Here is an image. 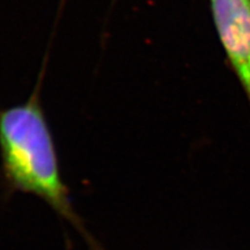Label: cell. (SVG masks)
Segmentation results:
<instances>
[{
  "label": "cell",
  "mask_w": 250,
  "mask_h": 250,
  "mask_svg": "<svg viewBox=\"0 0 250 250\" xmlns=\"http://www.w3.org/2000/svg\"><path fill=\"white\" fill-rule=\"evenodd\" d=\"M0 152L9 187L41 197L62 217L76 221L59 173L54 140L36 102L0 114Z\"/></svg>",
  "instance_id": "6da1fadb"
},
{
  "label": "cell",
  "mask_w": 250,
  "mask_h": 250,
  "mask_svg": "<svg viewBox=\"0 0 250 250\" xmlns=\"http://www.w3.org/2000/svg\"><path fill=\"white\" fill-rule=\"evenodd\" d=\"M223 48L250 104V0H210Z\"/></svg>",
  "instance_id": "7a4b0ae2"
}]
</instances>
